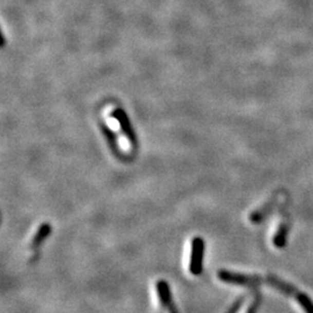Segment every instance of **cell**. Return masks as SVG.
I'll use <instances>...</instances> for the list:
<instances>
[{
  "instance_id": "obj_1",
  "label": "cell",
  "mask_w": 313,
  "mask_h": 313,
  "mask_svg": "<svg viewBox=\"0 0 313 313\" xmlns=\"http://www.w3.org/2000/svg\"><path fill=\"white\" fill-rule=\"evenodd\" d=\"M112 116L117 121V123H119L122 130V134L125 136L126 139L129 140V143L133 145L134 148L137 146V135H136L133 124H131L128 114H126L122 108H115V109L112 112Z\"/></svg>"
},
{
  "instance_id": "obj_2",
  "label": "cell",
  "mask_w": 313,
  "mask_h": 313,
  "mask_svg": "<svg viewBox=\"0 0 313 313\" xmlns=\"http://www.w3.org/2000/svg\"><path fill=\"white\" fill-rule=\"evenodd\" d=\"M204 242L202 238L196 237L192 242V253H190L189 270L193 275H201L203 269V255H204Z\"/></svg>"
},
{
  "instance_id": "obj_3",
  "label": "cell",
  "mask_w": 313,
  "mask_h": 313,
  "mask_svg": "<svg viewBox=\"0 0 313 313\" xmlns=\"http://www.w3.org/2000/svg\"><path fill=\"white\" fill-rule=\"evenodd\" d=\"M218 279L220 281H223L225 283H231L235 285H254L261 283L262 280L259 276L254 275H244V274H238V273H232V271L229 270H218Z\"/></svg>"
},
{
  "instance_id": "obj_4",
  "label": "cell",
  "mask_w": 313,
  "mask_h": 313,
  "mask_svg": "<svg viewBox=\"0 0 313 313\" xmlns=\"http://www.w3.org/2000/svg\"><path fill=\"white\" fill-rule=\"evenodd\" d=\"M276 203H278V196H274L273 198L268 199V201H267L265 204H262L260 208L254 210L252 214H249L248 217L249 222H252L253 224H257L264 222L267 218V216L274 210Z\"/></svg>"
},
{
  "instance_id": "obj_5",
  "label": "cell",
  "mask_w": 313,
  "mask_h": 313,
  "mask_svg": "<svg viewBox=\"0 0 313 313\" xmlns=\"http://www.w3.org/2000/svg\"><path fill=\"white\" fill-rule=\"evenodd\" d=\"M157 291L158 294H159L161 305L169 311V313H178V310H176L175 306L173 305V301H172V294L169 283H166L165 281L162 280L159 281V282L157 283Z\"/></svg>"
},
{
  "instance_id": "obj_6",
  "label": "cell",
  "mask_w": 313,
  "mask_h": 313,
  "mask_svg": "<svg viewBox=\"0 0 313 313\" xmlns=\"http://www.w3.org/2000/svg\"><path fill=\"white\" fill-rule=\"evenodd\" d=\"M100 129L102 131V135L104 136V139H106V142L108 144V146H109L111 151L113 152V154L116 157H120V148H119V143H117V137L114 131H113L111 128H108L106 124H100Z\"/></svg>"
},
{
  "instance_id": "obj_7",
  "label": "cell",
  "mask_w": 313,
  "mask_h": 313,
  "mask_svg": "<svg viewBox=\"0 0 313 313\" xmlns=\"http://www.w3.org/2000/svg\"><path fill=\"white\" fill-rule=\"evenodd\" d=\"M51 230H52L51 225H50L49 223H43L42 225H41L39 230L36 231L33 239H31L30 247L33 249H38L41 245L43 244L44 240L48 239L49 235L51 234Z\"/></svg>"
},
{
  "instance_id": "obj_8",
  "label": "cell",
  "mask_w": 313,
  "mask_h": 313,
  "mask_svg": "<svg viewBox=\"0 0 313 313\" xmlns=\"http://www.w3.org/2000/svg\"><path fill=\"white\" fill-rule=\"evenodd\" d=\"M288 230H289V225L287 222H282V223L280 224L278 231H276L274 239H273L275 247L283 248L285 246V244H287Z\"/></svg>"
},
{
  "instance_id": "obj_9",
  "label": "cell",
  "mask_w": 313,
  "mask_h": 313,
  "mask_svg": "<svg viewBox=\"0 0 313 313\" xmlns=\"http://www.w3.org/2000/svg\"><path fill=\"white\" fill-rule=\"evenodd\" d=\"M266 282L269 283L271 285V287L279 289L281 292H283L285 294H293V293H296V290H294L292 287H290L289 284L284 283L281 280L274 278V276H268V278H266Z\"/></svg>"
},
{
  "instance_id": "obj_10",
  "label": "cell",
  "mask_w": 313,
  "mask_h": 313,
  "mask_svg": "<svg viewBox=\"0 0 313 313\" xmlns=\"http://www.w3.org/2000/svg\"><path fill=\"white\" fill-rule=\"evenodd\" d=\"M297 301L301 304V306L304 308V311L306 313H313V303L311 302V299L308 298L305 294L302 293H296Z\"/></svg>"
},
{
  "instance_id": "obj_11",
  "label": "cell",
  "mask_w": 313,
  "mask_h": 313,
  "mask_svg": "<svg viewBox=\"0 0 313 313\" xmlns=\"http://www.w3.org/2000/svg\"><path fill=\"white\" fill-rule=\"evenodd\" d=\"M243 298H242V301H238L237 303L234 304V305L232 306V308H231V310L229 311V313H238V311H239V308H240V306L243 305Z\"/></svg>"
},
{
  "instance_id": "obj_12",
  "label": "cell",
  "mask_w": 313,
  "mask_h": 313,
  "mask_svg": "<svg viewBox=\"0 0 313 313\" xmlns=\"http://www.w3.org/2000/svg\"><path fill=\"white\" fill-rule=\"evenodd\" d=\"M257 305H259V298H256L255 301H254V303L252 304L251 306H249V308H248L246 313H255L256 312V308H257Z\"/></svg>"
}]
</instances>
